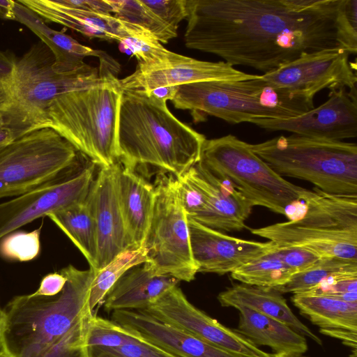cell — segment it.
Returning <instances> with one entry per match:
<instances>
[{"label":"cell","mask_w":357,"mask_h":357,"mask_svg":"<svg viewBox=\"0 0 357 357\" xmlns=\"http://www.w3.org/2000/svg\"><path fill=\"white\" fill-rule=\"evenodd\" d=\"M185 46L269 73L327 49L357 52V0H187Z\"/></svg>","instance_id":"cell-1"},{"label":"cell","mask_w":357,"mask_h":357,"mask_svg":"<svg viewBox=\"0 0 357 357\" xmlns=\"http://www.w3.org/2000/svg\"><path fill=\"white\" fill-rule=\"evenodd\" d=\"M60 272L67 280L59 294L17 296L8 303L1 351L11 357H89L87 337L94 314L89 296L96 271L70 264Z\"/></svg>","instance_id":"cell-2"},{"label":"cell","mask_w":357,"mask_h":357,"mask_svg":"<svg viewBox=\"0 0 357 357\" xmlns=\"http://www.w3.org/2000/svg\"><path fill=\"white\" fill-rule=\"evenodd\" d=\"M204 135L179 121L167 102L141 90H123L119 161L135 171L151 167L178 178L200 160Z\"/></svg>","instance_id":"cell-3"},{"label":"cell","mask_w":357,"mask_h":357,"mask_svg":"<svg viewBox=\"0 0 357 357\" xmlns=\"http://www.w3.org/2000/svg\"><path fill=\"white\" fill-rule=\"evenodd\" d=\"M285 216L287 222L250 231L278 246L357 261V196L331 195L314 188L289 206Z\"/></svg>","instance_id":"cell-4"},{"label":"cell","mask_w":357,"mask_h":357,"mask_svg":"<svg viewBox=\"0 0 357 357\" xmlns=\"http://www.w3.org/2000/svg\"><path fill=\"white\" fill-rule=\"evenodd\" d=\"M172 102L175 108L190 110L193 116L209 114L234 124L289 119L314 107V98L276 86L259 75L248 79L179 85Z\"/></svg>","instance_id":"cell-5"},{"label":"cell","mask_w":357,"mask_h":357,"mask_svg":"<svg viewBox=\"0 0 357 357\" xmlns=\"http://www.w3.org/2000/svg\"><path fill=\"white\" fill-rule=\"evenodd\" d=\"M123 90L117 82L72 91L54 100L43 128H50L100 167L119 162V114Z\"/></svg>","instance_id":"cell-6"},{"label":"cell","mask_w":357,"mask_h":357,"mask_svg":"<svg viewBox=\"0 0 357 357\" xmlns=\"http://www.w3.org/2000/svg\"><path fill=\"white\" fill-rule=\"evenodd\" d=\"M250 146L280 175L306 181L328 194L357 196L355 143L292 134Z\"/></svg>","instance_id":"cell-7"},{"label":"cell","mask_w":357,"mask_h":357,"mask_svg":"<svg viewBox=\"0 0 357 357\" xmlns=\"http://www.w3.org/2000/svg\"><path fill=\"white\" fill-rule=\"evenodd\" d=\"M54 56L40 42L17 59L13 96L6 107L15 124L24 133L43 128L49 105L66 93L116 83L112 73L86 64L78 70L59 73L52 68Z\"/></svg>","instance_id":"cell-8"},{"label":"cell","mask_w":357,"mask_h":357,"mask_svg":"<svg viewBox=\"0 0 357 357\" xmlns=\"http://www.w3.org/2000/svg\"><path fill=\"white\" fill-rule=\"evenodd\" d=\"M198 162L230 181L254 206L283 215L308 190L286 180L252 150L250 144L231 134L206 139Z\"/></svg>","instance_id":"cell-9"},{"label":"cell","mask_w":357,"mask_h":357,"mask_svg":"<svg viewBox=\"0 0 357 357\" xmlns=\"http://www.w3.org/2000/svg\"><path fill=\"white\" fill-rule=\"evenodd\" d=\"M155 199L143 243L146 268L156 275L191 282L197 272L190 246L188 216L179 197L177 179L159 174L153 184Z\"/></svg>","instance_id":"cell-10"},{"label":"cell","mask_w":357,"mask_h":357,"mask_svg":"<svg viewBox=\"0 0 357 357\" xmlns=\"http://www.w3.org/2000/svg\"><path fill=\"white\" fill-rule=\"evenodd\" d=\"M80 153L50 128L28 132L0 149V199L19 196L63 174Z\"/></svg>","instance_id":"cell-11"},{"label":"cell","mask_w":357,"mask_h":357,"mask_svg":"<svg viewBox=\"0 0 357 357\" xmlns=\"http://www.w3.org/2000/svg\"><path fill=\"white\" fill-rule=\"evenodd\" d=\"M81 157V155H80ZM32 190L0 204V240L44 216L85 202L97 166L90 159Z\"/></svg>","instance_id":"cell-12"},{"label":"cell","mask_w":357,"mask_h":357,"mask_svg":"<svg viewBox=\"0 0 357 357\" xmlns=\"http://www.w3.org/2000/svg\"><path fill=\"white\" fill-rule=\"evenodd\" d=\"M154 318L241 357H277L192 305L175 286L142 310Z\"/></svg>","instance_id":"cell-13"},{"label":"cell","mask_w":357,"mask_h":357,"mask_svg":"<svg viewBox=\"0 0 357 357\" xmlns=\"http://www.w3.org/2000/svg\"><path fill=\"white\" fill-rule=\"evenodd\" d=\"M351 54L343 48L307 53L261 76L276 86L302 92L312 98L326 88H343L356 93L357 77L349 61Z\"/></svg>","instance_id":"cell-14"},{"label":"cell","mask_w":357,"mask_h":357,"mask_svg":"<svg viewBox=\"0 0 357 357\" xmlns=\"http://www.w3.org/2000/svg\"><path fill=\"white\" fill-rule=\"evenodd\" d=\"M271 131L331 141L357 136L356 93L346 89L331 90L326 101L317 107L289 119H257L250 122Z\"/></svg>","instance_id":"cell-15"},{"label":"cell","mask_w":357,"mask_h":357,"mask_svg":"<svg viewBox=\"0 0 357 357\" xmlns=\"http://www.w3.org/2000/svg\"><path fill=\"white\" fill-rule=\"evenodd\" d=\"M257 75L237 70L225 61H201L171 52L165 59L158 63H138L132 74L119 79V85L122 90L149 93L162 86L212 80H243Z\"/></svg>","instance_id":"cell-16"},{"label":"cell","mask_w":357,"mask_h":357,"mask_svg":"<svg viewBox=\"0 0 357 357\" xmlns=\"http://www.w3.org/2000/svg\"><path fill=\"white\" fill-rule=\"evenodd\" d=\"M184 175L199 194L196 211L189 218L220 231L246 227L245 220L254 206L230 181L213 174L199 162Z\"/></svg>","instance_id":"cell-17"},{"label":"cell","mask_w":357,"mask_h":357,"mask_svg":"<svg viewBox=\"0 0 357 357\" xmlns=\"http://www.w3.org/2000/svg\"><path fill=\"white\" fill-rule=\"evenodd\" d=\"M121 162L100 167L86 198L97 235L96 271L107 266L123 251L131 249L120 208L117 177Z\"/></svg>","instance_id":"cell-18"},{"label":"cell","mask_w":357,"mask_h":357,"mask_svg":"<svg viewBox=\"0 0 357 357\" xmlns=\"http://www.w3.org/2000/svg\"><path fill=\"white\" fill-rule=\"evenodd\" d=\"M192 257L197 272L224 275L273 251L271 241L258 242L227 235L188 218Z\"/></svg>","instance_id":"cell-19"},{"label":"cell","mask_w":357,"mask_h":357,"mask_svg":"<svg viewBox=\"0 0 357 357\" xmlns=\"http://www.w3.org/2000/svg\"><path fill=\"white\" fill-rule=\"evenodd\" d=\"M112 318L134 331L142 340L178 357H234L231 352L202 341L142 310H115Z\"/></svg>","instance_id":"cell-20"},{"label":"cell","mask_w":357,"mask_h":357,"mask_svg":"<svg viewBox=\"0 0 357 357\" xmlns=\"http://www.w3.org/2000/svg\"><path fill=\"white\" fill-rule=\"evenodd\" d=\"M43 20L62 24L89 37L120 43L142 29L116 18L65 6L57 0H21Z\"/></svg>","instance_id":"cell-21"},{"label":"cell","mask_w":357,"mask_h":357,"mask_svg":"<svg viewBox=\"0 0 357 357\" xmlns=\"http://www.w3.org/2000/svg\"><path fill=\"white\" fill-rule=\"evenodd\" d=\"M120 208L130 248H139L151 222L154 199V185L137 171L121 163L117 177Z\"/></svg>","instance_id":"cell-22"},{"label":"cell","mask_w":357,"mask_h":357,"mask_svg":"<svg viewBox=\"0 0 357 357\" xmlns=\"http://www.w3.org/2000/svg\"><path fill=\"white\" fill-rule=\"evenodd\" d=\"M180 281L167 275H156L144 264L128 270L115 283L104 300L107 312L142 310Z\"/></svg>","instance_id":"cell-23"},{"label":"cell","mask_w":357,"mask_h":357,"mask_svg":"<svg viewBox=\"0 0 357 357\" xmlns=\"http://www.w3.org/2000/svg\"><path fill=\"white\" fill-rule=\"evenodd\" d=\"M13 11L16 21L33 31L51 51L54 56L53 69L59 73L71 72L86 65L84 59L98 56L103 59L102 52L82 45L71 36L52 29L36 13L14 1Z\"/></svg>","instance_id":"cell-24"},{"label":"cell","mask_w":357,"mask_h":357,"mask_svg":"<svg viewBox=\"0 0 357 357\" xmlns=\"http://www.w3.org/2000/svg\"><path fill=\"white\" fill-rule=\"evenodd\" d=\"M218 300L223 307L243 306L275 319L318 344H322L320 337L297 318L281 293L273 289L241 283L220 292Z\"/></svg>","instance_id":"cell-25"},{"label":"cell","mask_w":357,"mask_h":357,"mask_svg":"<svg viewBox=\"0 0 357 357\" xmlns=\"http://www.w3.org/2000/svg\"><path fill=\"white\" fill-rule=\"evenodd\" d=\"M239 312L238 326L234 329L252 343L267 346L276 354L298 356L307 351L305 336L287 325L243 306Z\"/></svg>","instance_id":"cell-26"},{"label":"cell","mask_w":357,"mask_h":357,"mask_svg":"<svg viewBox=\"0 0 357 357\" xmlns=\"http://www.w3.org/2000/svg\"><path fill=\"white\" fill-rule=\"evenodd\" d=\"M294 305L320 328L357 332V303L307 294H294Z\"/></svg>","instance_id":"cell-27"},{"label":"cell","mask_w":357,"mask_h":357,"mask_svg":"<svg viewBox=\"0 0 357 357\" xmlns=\"http://www.w3.org/2000/svg\"><path fill=\"white\" fill-rule=\"evenodd\" d=\"M74 243L95 270L97 235L94 220L86 203H80L47 216Z\"/></svg>","instance_id":"cell-28"},{"label":"cell","mask_w":357,"mask_h":357,"mask_svg":"<svg viewBox=\"0 0 357 357\" xmlns=\"http://www.w3.org/2000/svg\"><path fill=\"white\" fill-rule=\"evenodd\" d=\"M344 275H357V261L324 257L310 268L294 274L285 284L273 289L280 293L305 294L329 279Z\"/></svg>","instance_id":"cell-29"},{"label":"cell","mask_w":357,"mask_h":357,"mask_svg":"<svg viewBox=\"0 0 357 357\" xmlns=\"http://www.w3.org/2000/svg\"><path fill=\"white\" fill-rule=\"evenodd\" d=\"M275 249L231 272V278L242 284L264 288L285 284L295 273L278 257Z\"/></svg>","instance_id":"cell-30"},{"label":"cell","mask_w":357,"mask_h":357,"mask_svg":"<svg viewBox=\"0 0 357 357\" xmlns=\"http://www.w3.org/2000/svg\"><path fill=\"white\" fill-rule=\"evenodd\" d=\"M146 262V252L142 246L123 251L107 266L96 271L89 291L91 310L93 311L97 306L103 303L109 291L128 270Z\"/></svg>","instance_id":"cell-31"},{"label":"cell","mask_w":357,"mask_h":357,"mask_svg":"<svg viewBox=\"0 0 357 357\" xmlns=\"http://www.w3.org/2000/svg\"><path fill=\"white\" fill-rule=\"evenodd\" d=\"M118 19L139 27L153 35L160 43L177 36L175 29L162 21L142 0H107Z\"/></svg>","instance_id":"cell-32"},{"label":"cell","mask_w":357,"mask_h":357,"mask_svg":"<svg viewBox=\"0 0 357 357\" xmlns=\"http://www.w3.org/2000/svg\"><path fill=\"white\" fill-rule=\"evenodd\" d=\"M140 337L113 320L93 314L87 337L88 350L91 349H112L139 340Z\"/></svg>","instance_id":"cell-33"},{"label":"cell","mask_w":357,"mask_h":357,"mask_svg":"<svg viewBox=\"0 0 357 357\" xmlns=\"http://www.w3.org/2000/svg\"><path fill=\"white\" fill-rule=\"evenodd\" d=\"M40 250V229L14 231L3 237L0 243V255L10 260H32L38 257Z\"/></svg>","instance_id":"cell-34"},{"label":"cell","mask_w":357,"mask_h":357,"mask_svg":"<svg viewBox=\"0 0 357 357\" xmlns=\"http://www.w3.org/2000/svg\"><path fill=\"white\" fill-rule=\"evenodd\" d=\"M119 48L128 50L135 56L138 63L151 65L165 59L171 51L165 48L150 33L142 31L125 38L119 43Z\"/></svg>","instance_id":"cell-35"},{"label":"cell","mask_w":357,"mask_h":357,"mask_svg":"<svg viewBox=\"0 0 357 357\" xmlns=\"http://www.w3.org/2000/svg\"><path fill=\"white\" fill-rule=\"evenodd\" d=\"M88 351L89 357H178L141 338L117 348Z\"/></svg>","instance_id":"cell-36"},{"label":"cell","mask_w":357,"mask_h":357,"mask_svg":"<svg viewBox=\"0 0 357 357\" xmlns=\"http://www.w3.org/2000/svg\"><path fill=\"white\" fill-rule=\"evenodd\" d=\"M305 294L357 303V275H344L329 279Z\"/></svg>","instance_id":"cell-37"},{"label":"cell","mask_w":357,"mask_h":357,"mask_svg":"<svg viewBox=\"0 0 357 357\" xmlns=\"http://www.w3.org/2000/svg\"><path fill=\"white\" fill-rule=\"evenodd\" d=\"M275 252L295 274L310 268L322 257L310 250L298 246L276 245Z\"/></svg>","instance_id":"cell-38"},{"label":"cell","mask_w":357,"mask_h":357,"mask_svg":"<svg viewBox=\"0 0 357 357\" xmlns=\"http://www.w3.org/2000/svg\"><path fill=\"white\" fill-rule=\"evenodd\" d=\"M156 15L172 28L178 25L188 15L187 0H142Z\"/></svg>","instance_id":"cell-39"},{"label":"cell","mask_w":357,"mask_h":357,"mask_svg":"<svg viewBox=\"0 0 357 357\" xmlns=\"http://www.w3.org/2000/svg\"><path fill=\"white\" fill-rule=\"evenodd\" d=\"M24 134L14 123L6 107L0 108V149L23 136Z\"/></svg>","instance_id":"cell-40"},{"label":"cell","mask_w":357,"mask_h":357,"mask_svg":"<svg viewBox=\"0 0 357 357\" xmlns=\"http://www.w3.org/2000/svg\"><path fill=\"white\" fill-rule=\"evenodd\" d=\"M66 280V276L60 271L49 273L43 277L39 288L33 294L45 296H55L61 291Z\"/></svg>","instance_id":"cell-41"},{"label":"cell","mask_w":357,"mask_h":357,"mask_svg":"<svg viewBox=\"0 0 357 357\" xmlns=\"http://www.w3.org/2000/svg\"><path fill=\"white\" fill-rule=\"evenodd\" d=\"M65 6L102 15H111L112 10L107 0H57Z\"/></svg>","instance_id":"cell-42"},{"label":"cell","mask_w":357,"mask_h":357,"mask_svg":"<svg viewBox=\"0 0 357 357\" xmlns=\"http://www.w3.org/2000/svg\"><path fill=\"white\" fill-rule=\"evenodd\" d=\"M320 332L342 340L344 344L356 350L357 332L341 328H321Z\"/></svg>","instance_id":"cell-43"},{"label":"cell","mask_w":357,"mask_h":357,"mask_svg":"<svg viewBox=\"0 0 357 357\" xmlns=\"http://www.w3.org/2000/svg\"><path fill=\"white\" fill-rule=\"evenodd\" d=\"M178 90V86L158 87L149 93L158 99L167 101L172 100Z\"/></svg>","instance_id":"cell-44"},{"label":"cell","mask_w":357,"mask_h":357,"mask_svg":"<svg viewBox=\"0 0 357 357\" xmlns=\"http://www.w3.org/2000/svg\"><path fill=\"white\" fill-rule=\"evenodd\" d=\"M13 7L14 1L0 0V17L5 20H15Z\"/></svg>","instance_id":"cell-45"},{"label":"cell","mask_w":357,"mask_h":357,"mask_svg":"<svg viewBox=\"0 0 357 357\" xmlns=\"http://www.w3.org/2000/svg\"><path fill=\"white\" fill-rule=\"evenodd\" d=\"M12 100V96L10 94L0 91V108H4L8 107Z\"/></svg>","instance_id":"cell-46"},{"label":"cell","mask_w":357,"mask_h":357,"mask_svg":"<svg viewBox=\"0 0 357 357\" xmlns=\"http://www.w3.org/2000/svg\"><path fill=\"white\" fill-rule=\"evenodd\" d=\"M4 319H5V313H4L3 310H2L0 306V331L3 327Z\"/></svg>","instance_id":"cell-47"},{"label":"cell","mask_w":357,"mask_h":357,"mask_svg":"<svg viewBox=\"0 0 357 357\" xmlns=\"http://www.w3.org/2000/svg\"><path fill=\"white\" fill-rule=\"evenodd\" d=\"M0 357H11V356L9 354H8L7 353L0 350Z\"/></svg>","instance_id":"cell-48"},{"label":"cell","mask_w":357,"mask_h":357,"mask_svg":"<svg viewBox=\"0 0 357 357\" xmlns=\"http://www.w3.org/2000/svg\"><path fill=\"white\" fill-rule=\"evenodd\" d=\"M277 357H304V356H283V355L277 354Z\"/></svg>","instance_id":"cell-49"}]
</instances>
